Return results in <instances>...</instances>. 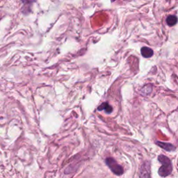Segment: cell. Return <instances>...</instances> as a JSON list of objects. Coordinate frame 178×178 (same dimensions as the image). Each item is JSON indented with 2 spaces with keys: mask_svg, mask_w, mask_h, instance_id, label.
Returning <instances> with one entry per match:
<instances>
[{
  "mask_svg": "<svg viewBox=\"0 0 178 178\" xmlns=\"http://www.w3.org/2000/svg\"><path fill=\"white\" fill-rule=\"evenodd\" d=\"M158 160L162 164L159 168L158 174L161 177H167L173 171V166H172L171 159L165 155H161L158 157Z\"/></svg>",
  "mask_w": 178,
  "mask_h": 178,
  "instance_id": "6da1fadb",
  "label": "cell"
},
{
  "mask_svg": "<svg viewBox=\"0 0 178 178\" xmlns=\"http://www.w3.org/2000/svg\"><path fill=\"white\" fill-rule=\"evenodd\" d=\"M106 164L110 170L116 175H122L124 173V169L121 166L118 164L115 159L112 157H108L105 160Z\"/></svg>",
  "mask_w": 178,
  "mask_h": 178,
  "instance_id": "7a4b0ae2",
  "label": "cell"
},
{
  "mask_svg": "<svg viewBox=\"0 0 178 178\" xmlns=\"http://www.w3.org/2000/svg\"><path fill=\"white\" fill-rule=\"evenodd\" d=\"M150 163L148 161H144L139 168L138 178H150Z\"/></svg>",
  "mask_w": 178,
  "mask_h": 178,
  "instance_id": "3957f363",
  "label": "cell"
},
{
  "mask_svg": "<svg viewBox=\"0 0 178 178\" xmlns=\"http://www.w3.org/2000/svg\"><path fill=\"white\" fill-rule=\"evenodd\" d=\"M156 144L157 146H159L160 148H161L166 151L168 152H171V151H174L175 150V147L173 146V144H169V143H164L161 142V141H157Z\"/></svg>",
  "mask_w": 178,
  "mask_h": 178,
  "instance_id": "277c9868",
  "label": "cell"
},
{
  "mask_svg": "<svg viewBox=\"0 0 178 178\" xmlns=\"http://www.w3.org/2000/svg\"><path fill=\"white\" fill-rule=\"evenodd\" d=\"M98 111H105L106 114H111L113 111V108L108 102H103V103L100 104L97 108Z\"/></svg>",
  "mask_w": 178,
  "mask_h": 178,
  "instance_id": "5b68a950",
  "label": "cell"
},
{
  "mask_svg": "<svg viewBox=\"0 0 178 178\" xmlns=\"http://www.w3.org/2000/svg\"><path fill=\"white\" fill-rule=\"evenodd\" d=\"M141 53L144 58H150L154 54V52L152 49L149 48L148 47H144L141 48Z\"/></svg>",
  "mask_w": 178,
  "mask_h": 178,
  "instance_id": "8992f818",
  "label": "cell"
},
{
  "mask_svg": "<svg viewBox=\"0 0 178 178\" xmlns=\"http://www.w3.org/2000/svg\"><path fill=\"white\" fill-rule=\"evenodd\" d=\"M22 2L24 4V6L22 9V12L24 14H28L31 11V4H32L34 1H23Z\"/></svg>",
  "mask_w": 178,
  "mask_h": 178,
  "instance_id": "52a82bcc",
  "label": "cell"
},
{
  "mask_svg": "<svg viewBox=\"0 0 178 178\" xmlns=\"http://www.w3.org/2000/svg\"><path fill=\"white\" fill-rule=\"evenodd\" d=\"M177 18L175 15H169L166 18V22L167 24L170 26H173L175 25L177 22Z\"/></svg>",
  "mask_w": 178,
  "mask_h": 178,
  "instance_id": "ba28073f",
  "label": "cell"
}]
</instances>
